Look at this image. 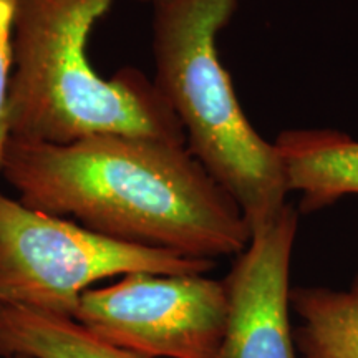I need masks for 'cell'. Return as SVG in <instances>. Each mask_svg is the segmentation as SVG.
<instances>
[{
	"mask_svg": "<svg viewBox=\"0 0 358 358\" xmlns=\"http://www.w3.org/2000/svg\"><path fill=\"white\" fill-rule=\"evenodd\" d=\"M113 3L17 2L8 93L10 138L65 145L90 134L118 133L186 145L185 129L153 78L131 66L108 80L93 70L90 34Z\"/></svg>",
	"mask_w": 358,
	"mask_h": 358,
	"instance_id": "cell-2",
	"label": "cell"
},
{
	"mask_svg": "<svg viewBox=\"0 0 358 358\" xmlns=\"http://www.w3.org/2000/svg\"><path fill=\"white\" fill-rule=\"evenodd\" d=\"M19 0H0V161L10 138L8 93L13 73V20Z\"/></svg>",
	"mask_w": 358,
	"mask_h": 358,
	"instance_id": "cell-10",
	"label": "cell"
},
{
	"mask_svg": "<svg viewBox=\"0 0 358 358\" xmlns=\"http://www.w3.org/2000/svg\"><path fill=\"white\" fill-rule=\"evenodd\" d=\"M299 209L285 204L254 231L224 279L227 322L222 358H299L290 325V261Z\"/></svg>",
	"mask_w": 358,
	"mask_h": 358,
	"instance_id": "cell-6",
	"label": "cell"
},
{
	"mask_svg": "<svg viewBox=\"0 0 358 358\" xmlns=\"http://www.w3.org/2000/svg\"><path fill=\"white\" fill-rule=\"evenodd\" d=\"M299 358H358V274L347 290L290 289Z\"/></svg>",
	"mask_w": 358,
	"mask_h": 358,
	"instance_id": "cell-9",
	"label": "cell"
},
{
	"mask_svg": "<svg viewBox=\"0 0 358 358\" xmlns=\"http://www.w3.org/2000/svg\"><path fill=\"white\" fill-rule=\"evenodd\" d=\"M216 262L110 239L0 192V303L75 319L92 284L150 272L206 275Z\"/></svg>",
	"mask_w": 358,
	"mask_h": 358,
	"instance_id": "cell-4",
	"label": "cell"
},
{
	"mask_svg": "<svg viewBox=\"0 0 358 358\" xmlns=\"http://www.w3.org/2000/svg\"><path fill=\"white\" fill-rule=\"evenodd\" d=\"M0 174L27 208L73 216L122 243L214 261L250 241L239 204L182 143L118 133L65 145L8 138Z\"/></svg>",
	"mask_w": 358,
	"mask_h": 358,
	"instance_id": "cell-1",
	"label": "cell"
},
{
	"mask_svg": "<svg viewBox=\"0 0 358 358\" xmlns=\"http://www.w3.org/2000/svg\"><path fill=\"white\" fill-rule=\"evenodd\" d=\"M299 211L317 213L358 194V141L332 128L285 129L274 141Z\"/></svg>",
	"mask_w": 358,
	"mask_h": 358,
	"instance_id": "cell-7",
	"label": "cell"
},
{
	"mask_svg": "<svg viewBox=\"0 0 358 358\" xmlns=\"http://www.w3.org/2000/svg\"><path fill=\"white\" fill-rule=\"evenodd\" d=\"M75 320L146 358H222L226 287L206 275L133 272L83 292Z\"/></svg>",
	"mask_w": 358,
	"mask_h": 358,
	"instance_id": "cell-5",
	"label": "cell"
},
{
	"mask_svg": "<svg viewBox=\"0 0 358 358\" xmlns=\"http://www.w3.org/2000/svg\"><path fill=\"white\" fill-rule=\"evenodd\" d=\"M239 0H153V82L186 146L234 198L250 234L275 221L289 189L274 143L245 116L217 52Z\"/></svg>",
	"mask_w": 358,
	"mask_h": 358,
	"instance_id": "cell-3",
	"label": "cell"
},
{
	"mask_svg": "<svg viewBox=\"0 0 358 358\" xmlns=\"http://www.w3.org/2000/svg\"><path fill=\"white\" fill-rule=\"evenodd\" d=\"M146 358L90 332L75 319L0 303V357Z\"/></svg>",
	"mask_w": 358,
	"mask_h": 358,
	"instance_id": "cell-8",
	"label": "cell"
},
{
	"mask_svg": "<svg viewBox=\"0 0 358 358\" xmlns=\"http://www.w3.org/2000/svg\"><path fill=\"white\" fill-rule=\"evenodd\" d=\"M10 358H29V357H24V355H15V357H10Z\"/></svg>",
	"mask_w": 358,
	"mask_h": 358,
	"instance_id": "cell-11",
	"label": "cell"
}]
</instances>
